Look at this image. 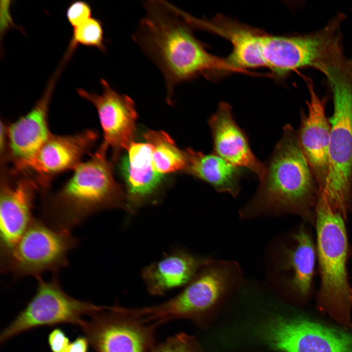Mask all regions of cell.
<instances>
[{"label": "cell", "instance_id": "cell-1", "mask_svg": "<svg viewBox=\"0 0 352 352\" xmlns=\"http://www.w3.org/2000/svg\"><path fill=\"white\" fill-rule=\"evenodd\" d=\"M144 7L145 15L132 39L160 70L169 103L177 85L215 69L234 70L205 49L176 6L165 0H148Z\"/></svg>", "mask_w": 352, "mask_h": 352}, {"label": "cell", "instance_id": "cell-2", "mask_svg": "<svg viewBox=\"0 0 352 352\" xmlns=\"http://www.w3.org/2000/svg\"><path fill=\"white\" fill-rule=\"evenodd\" d=\"M109 147L103 141L58 190L40 193L42 221L55 229L70 231L99 211L126 210V195L114 178L107 156Z\"/></svg>", "mask_w": 352, "mask_h": 352}, {"label": "cell", "instance_id": "cell-3", "mask_svg": "<svg viewBox=\"0 0 352 352\" xmlns=\"http://www.w3.org/2000/svg\"><path fill=\"white\" fill-rule=\"evenodd\" d=\"M320 195L297 132L286 124L266 166L265 176L247 208L292 212L313 222Z\"/></svg>", "mask_w": 352, "mask_h": 352}, {"label": "cell", "instance_id": "cell-4", "mask_svg": "<svg viewBox=\"0 0 352 352\" xmlns=\"http://www.w3.org/2000/svg\"><path fill=\"white\" fill-rule=\"evenodd\" d=\"M344 219L320 195L315 211L321 279L317 307L347 330H352V288L347 269L349 248Z\"/></svg>", "mask_w": 352, "mask_h": 352}, {"label": "cell", "instance_id": "cell-5", "mask_svg": "<svg viewBox=\"0 0 352 352\" xmlns=\"http://www.w3.org/2000/svg\"><path fill=\"white\" fill-rule=\"evenodd\" d=\"M331 88L329 168L321 194L345 219L352 207V58L322 71Z\"/></svg>", "mask_w": 352, "mask_h": 352}, {"label": "cell", "instance_id": "cell-6", "mask_svg": "<svg viewBox=\"0 0 352 352\" xmlns=\"http://www.w3.org/2000/svg\"><path fill=\"white\" fill-rule=\"evenodd\" d=\"M77 243L70 231L55 229L34 218L8 256L0 262L1 270L17 277L37 278L46 271L56 273L67 265V254Z\"/></svg>", "mask_w": 352, "mask_h": 352}, {"label": "cell", "instance_id": "cell-7", "mask_svg": "<svg viewBox=\"0 0 352 352\" xmlns=\"http://www.w3.org/2000/svg\"><path fill=\"white\" fill-rule=\"evenodd\" d=\"M338 23L335 20L320 31L302 36L264 35L263 55L266 66L282 76L307 66L318 70L343 57Z\"/></svg>", "mask_w": 352, "mask_h": 352}, {"label": "cell", "instance_id": "cell-8", "mask_svg": "<svg viewBox=\"0 0 352 352\" xmlns=\"http://www.w3.org/2000/svg\"><path fill=\"white\" fill-rule=\"evenodd\" d=\"M300 316L265 320L257 332L279 352H352V333Z\"/></svg>", "mask_w": 352, "mask_h": 352}, {"label": "cell", "instance_id": "cell-9", "mask_svg": "<svg viewBox=\"0 0 352 352\" xmlns=\"http://www.w3.org/2000/svg\"><path fill=\"white\" fill-rule=\"evenodd\" d=\"M36 279L35 294L24 309L1 331L0 343L39 327L65 323L80 327L84 316H89L101 307L69 296L62 288L56 275L48 282L41 277Z\"/></svg>", "mask_w": 352, "mask_h": 352}, {"label": "cell", "instance_id": "cell-10", "mask_svg": "<svg viewBox=\"0 0 352 352\" xmlns=\"http://www.w3.org/2000/svg\"><path fill=\"white\" fill-rule=\"evenodd\" d=\"M95 352H151L155 326L128 314L119 305L101 306L80 326Z\"/></svg>", "mask_w": 352, "mask_h": 352}, {"label": "cell", "instance_id": "cell-11", "mask_svg": "<svg viewBox=\"0 0 352 352\" xmlns=\"http://www.w3.org/2000/svg\"><path fill=\"white\" fill-rule=\"evenodd\" d=\"M229 278L226 270L204 266L179 293L160 304L142 307L141 314L157 327L177 320L201 322L224 292Z\"/></svg>", "mask_w": 352, "mask_h": 352}, {"label": "cell", "instance_id": "cell-12", "mask_svg": "<svg viewBox=\"0 0 352 352\" xmlns=\"http://www.w3.org/2000/svg\"><path fill=\"white\" fill-rule=\"evenodd\" d=\"M43 189L38 179L28 172L14 173L0 168V262L13 250L34 218L36 197Z\"/></svg>", "mask_w": 352, "mask_h": 352}, {"label": "cell", "instance_id": "cell-13", "mask_svg": "<svg viewBox=\"0 0 352 352\" xmlns=\"http://www.w3.org/2000/svg\"><path fill=\"white\" fill-rule=\"evenodd\" d=\"M65 64L62 62L48 82L42 96L27 113L16 121L6 123L7 163L10 169L20 171L52 134L48 124L51 100Z\"/></svg>", "mask_w": 352, "mask_h": 352}, {"label": "cell", "instance_id": "cell-14", "mask_svg": "<svg viewBox=\"0 0 352 352\" xmlns=\"http://www.w3.org/2000/svg\"><path fill=\"white\" fill-rule=\"evenodd\" d=\"M98 138L94 129H85L67 135L52 134L19 172H28L38 179L43 190H48L54 177L73 170L91 154Z\"/></svg>", "mask_w": 352, "mask_h": 352}, {"label": "cell", "instance_id": "cell-15", "mask_svg": "<svg viewBox=\"0 0 352 352\" xmlns=\"http://www.w3.org/2000/svg\"><path fill=\"white\" fill-rule=\"evenodd\" d=\"M102 92L98 94L78 88V94L95 108L104 138V142L112 149L113 158L117 159L123 150L133 142L137 113L133 100L115 90L105 79L100 80Z\"/></svg>", "mask_w": 352, "mask_h": 352}, {"label": "cell", "instance_id": "cell-16", "mask_svg": "<svg viewBox=\"0 0 352 352\" xmlns=\"http://www.w3.org/2000/svg\"><path fill=\"white\" fill-rule=\"evenodd\" d=\"M308 87L310 98L307 102L308 113L302 114L297 133L321 193L328 172L330 125L325 112V99L316 93L312 83H308Z\"/></svg>", "mask_w": 352, "mask_h": 352}, {"label": "cell", "instance_id": "cell-17", "mask_svg": "<svg viewBox=\"0 0 352 352\" xmlns=\"http://www.w3.org/2000/svg\"><path fill=\"white\" fill-rule=\"evenodd\" d=\"M180 13L192 28L216 33L230 41L233 49L225 60L234 70L266 66L263 55L264 34L222 16L207 21L197 18L182 10Z\"/></svg>", "mask_w": 352, "mask_h": 352}, {"label": "cell", "instance_id": "cell-18", "mask_svg": "<svg viewBox=\"0 0 352 352\" xmlns=\"http://www.w3.org/2000/svg\"><path fill=\"white\" fill-rule=\"evenodd\" d=\"M213 142V153L231 164L255 173L262 181L266 166L254 154L247 137L235 121L229 105L220 103L208 120Z\"/></svg>", "mask_w": 352, "mask_h": 352}, {"label": "cell", "instance_id": "cell-19", "mask_svg": "<svg viewBox=\"0 0 352 352\" xmlns=\"http://www.w3.org/2000/svg\"><path fill=\"white\" fill-rule=\"evenodd\" d=\"M121 160L120 169L127 183L126 211L134 215L142 206L154 200L163 175L154 167L148 144L133 142Z\"/></svg>", "mask_w": 352, "mask_h": 352}, {"label": "cell", "instance_id": "cell-20", "mask_svg": "<svg viewBox=\"0 0 352 352\" xmlns=\"http://www.w3.org/2000/svg\"><path fill=\"white\" fill-rule=\"evenodd\" d=\"M208 264L205 259L183 249H176L145 266L141 275L149 294L163 296L186 286Z\"/></svg>", "mask_w": 352, "mask_h": 352}, {"label": "cell", "instance_id": "cell-21", "mask_svg": "<svg viewBox=\"0 0 352 352\" xmlns=\"http://www.w3.org/2000/svg\"><path fill=\"white\" fill-rule=\"evenodd\" d=\"M188 173L210 184L219 192L238 195L242 176L241 168L235 166L214 153L205 154L191 149L184 151Z\"/></svg>", "mask_w": 352, "mask_h": 352}, {"label": "cell", "instance_id": "cell-22", "mask_svg": "<svg viewBox=\"0 0 352 352\" xmlns=\"http://www.w3.org/2000/svg\"><path fill=\"white\" fill-rule=\"evenodd\" d=\"M294 245L285 252L284 267L291 273L292 288L306 296L312 286L316 250L311 236L303 226L294 234Z\"/></svg>", "mask_w": 352, "mask_h": 352}, {"label": "cell", "instance_id": "cell-23", "mask_svg": "<svg viewBox=\"0 0 352 352\" xmlns=\"http://www.w3.org/2000/svg\"><path fill=\"white\" fill-rule=\"evenodd\" d=\"M144 138L152 150L154 167L160 174L185 170L186 158L184 152L179 150L172 138L163 131L149 130Z\"/></svg>", "mask_w": 352, "mask_h": 352}, {"label": "cell", "instance_id": "cell-24", "mask_svg": "<svg viewBox=\"0 0 352 352\" xmlns=\"http://www.w3.org/2000/svg\"><path fill=\"white\" fill-rule=\"evenodd\" d=\"M79 45L95 47L103 52L106 51L103 23L100 20L91 18L73 28L72 36L64 57L69 60Z\"/></svg>", "mask_w": 352, "mask_h": 352}, {"label": "cell", "instance_id": "cell-25", "mask_svg": "<svg viewBox=\"0 0 352 352\" xmlns=\"http://www.w3.org/2000/svg\"><path fill=\"white\" fill-rule=\"evenodd\" d=\"M151 352H202L195 339L184 332L169 337L156 344Z\"/></svg>", "mask_w": 352, "mask_h": 352}, {"label": "cell", "instance_id": "cell-26", "mask_svg": "<svg viewBox=\"0 0 352 352\" xmlns=\"http://www.w3.org/2000/svg\"><path fill=\"white\" fill-rule=\"evenodd\" d=\"M91 14L89 4L82 0L70 3L66 12L67 20L73 28L91 18Z\"/></svg>", "mask_w": 352, "mask_h": 352}, {"label": "cell", "instance_id": "cell-27", "mask_svg": "<svg viewBox=\"0 0 352 352\" xmlns=\"http://www.w3.org/2000/svg\"><path fill=\"white\" fill-rule=\"evenodd\" d=\"M47 340L51 352H66L70 344L66 333L60 328L53 330L49 333Z\"/></svg>", "mask_w": 352, "mask_h": 352}, {"label": "cell", "instance_id": "cell-28", "mask_svg": "<svg viewBox=\"0 0 352 352\" xmlns=\"http://www.w3.org/2000/svg\"><path fill=\"white\" fill-rule=\"evenodd\" d=\"M89 344L86 336H80L70 343L66 352H88Z\"/></svg>", "mask_w": 352, "mask_h": 352}, {"label": "cell", "instance_id": "cell-29", "mask_svg": "<svg viewBox=\"0 0 352 352\" xmlns=\"http://www.w3.org/2000/svg\"></svg>", "mask_w": 352, "mask_h": 352}]
</instances>
